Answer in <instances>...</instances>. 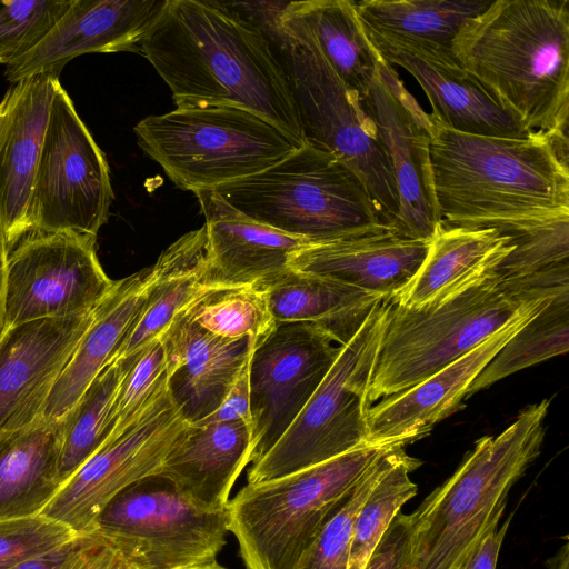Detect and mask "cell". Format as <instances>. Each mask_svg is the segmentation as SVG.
<instances>
[{"mask_svg":"<svg viewBox=\"0 0 569 569\" xmlns=\"http://www.w3.org/2000/svg\"><path fill=\"white\" fill-rule=\"evenodd\" d=\"M430 167L443 228H493L513 251L503 279L569 266L568 143L541 132L525 138L462 133L429 113Z\"/></svg>","mask_w":569,"mask_h":569,"instance_id":"obj_1","label":"cell"},{"mask_svg":"<svg viewBox=\"0 0 569 569\" xmlns=\"http://www.w3.org/2000/svg\"><path fill=\"white\" fill-rule=\"evenodd\" d=\"M177 107L249 110L303 144L280 60L257 26L226 4L167 0L140 44Z\"/></svg>","mask_w":569,"mask_h":569,"instance_id":"obj_2","label":"cell"},{"mask_svg":"<svg viewBox=\"0 0 569 569\" xmlns=\"http://www.w3.org/2000/svg\"><path fill=\"white\" fill-rule=\"evenodd\" d=\"M451 51L528 131L568 143V0L491 1L461 27Z\"/></svg>","mask_w":569,"mask_h":569,"instance_id":"obj_3","label":"cell"},{"mask_svg":"<svg viewBox=\"0 0 569 569\" xmlns=\"http://www.w3.org/2000/svg\"><path fill=\"white\" fill-rule=\"evenodd\" d=\"M549 399L529 405L498 436L480 438L457 470L409 513L407 569H461L495 530L508 495L541 452Z\"/></svg>","mask_w":569,"mask_h":569,"instance_id":"obj_4","label":"cell"},{"mask_svg":"<svg viewBox=\"0 0 569 569\" xmlns=\"http://www.w3.org/2000/svg\"><path fill=\"white\" fill-rule=\"evenodd\" d=\"M569 289V267L503 279L496 273L439 305L390 302L370 403L409 389L478 347L531 307Z\"/></svg>","mask_w":569,"mask_h":569,"instance_id":"obj_5","label":"cell"},{"mask_svg":"<svg viewBox=\"0 0 569 569\" xmlns=\"http://www.w3.org/2000/svg\"><path fill=\"white\" fill-rule=\"evenodd\" d=\"M392 446H363L288 476L247 483L229 500L228 530L246 569H299L338 501Z\"/></svg>","mask_w":569,"mask_h":569,"instance_id":"obj_6","label":"cell"},{"mask_svg":"<svg viewBox=\"0 0 569 569\" xmlns=\"http://www.w3.org/2000/svg\"><path fill=\"white\" fill-rule=\"evenodd\" d=\"M214 191L248 218L311 242L381 222L360 177L307 142L270 168Z\"/></svg>","mask_w":569,"mask_h":569,"instance_id":"obj_7","label":"cell"},{"mask_svg":"<svg viewBox=\"0 0 569 569\" xmlns=\"http://www.w3.org/2000/svg\"><path fill=\"white\" fill-rule=\"evenodd\" d=\"M139 147L180 189L198 192L259 173L302 144L232 106L177 107L134 127Z\"/></svg>","mask_w":569,"mask_h":569,"instance_id":"obj_8","label":"cell"},{"mask_svg":"<svg viewBox=\"0 0 569 569\" xmlns=\"http://www.w3.org/2000/svg\"><path fill=\"white\" fill-rule=\"evenodd\" d=\"M274 32L303 141L351 168L368 189L381 222L389 226L399 210L397 186L360 98L342 82L308 34L280 28Z\"/></svg>","mask_w":569,"mask_h":569,"instance_id":"obj_9","label":"cell"},{"mask_svg":"<svg viewBox=\"0 0 569 569\" xmlns=\"http://www.w3.org/2000/svg\"><path fill=\"white\" fill-rule=\"evenodd\" d=\"M391 300L381 301L342 346L331 369L276 445L249 469L268 481L368 446L369 389Z\"/></svg>","mask_w":569,"mask_h":569,"instance_id":"obj_10","label":"cell"},{"mask_svg":"<svg viewBox=\"0 0 569 569\" xmlns=\"http://www.w3.org/2000/svg\"><path fill=\"white\" fill-rule=\"evenodd\" d=\"M91 532L140 569H184L216 560L227 542L228 513L202 509L168 479L150 476L118 492Z\"/></svg>","mask_w":569,"mask_h":569,"instance_id":"obj_11","label":"cell"},{"mask_svg":"<svg viewBox=\"0 0 569 569\" xmlns=\"http://www.w3.org/2000/svg\"><path fill=\"white\" fill-rule=\"evenodd\" d=\"M113 200L104 154L58 86L29 201L30 232H70L97 239Z\"/></svg>","mask_w":569,"mask_h":569,"instance_id":"obj_12","label":"cell"},{"mask_svg":"<svg viewBox=\"0 0 569 569\" xmlns=\"http://www.w3.org/2000/svg\"><path fill=\"white\" fill-rule=\"evenodd\" d=\"M188 425L167 381L123 432L107 440L60 486L40 515L76 533H90L118 492L157 473Z\"/></svg>","mask_w":569,"mask_h":569,"instance_id":"obj_13","label":"cell"},{"mask_svg":"<svg viewBox=\"0 0 569 569\" xmlns=\"http://www.w3.org/2000/svg\"><path fill=\"white\" fill-rule=\"evenodd\" d=\"M114 282L98 260L96 239L30 232L8 254L4 330L38 319L89 313Z\"/></svg>","mask_w":569,"mask_h":569,"instance_id":"obj_14","label":"cell"},{"mask_svg":"<svg viewBox=\"0 0 569 569\" xmlns=\"http://www.w3.org/2000/svg\"><path fill=\"white\" fill-rule=\"evenodd\" d=\"M342 346L309 322L277 323L249 363L251 463L281 438L325 379Z\"/></svg>","mask_w":569,"mask_h":569,"instance_id":"obj_15","label":"cell"},{"mask_svg":"<svg viewBox=\"0 0 569 569\" xmlns=\"http://www.w3.org/2000/svg\"><path fill=\"white\" fill-rule=\"evenodd\" d=\"M361 102L397 186L399 210L389 227L403 238L431 241L440 223L430 167L429 114L382 59Z\"/></svg>","mask_w":569,"mask_h":569,"instance_id":"obj_16","label":"cell"},{"mask_svg":"<svg viewBox=\"0 0 569 569\" xmlns=\"http://www.w3.org/2000/svg\"><path fill=\"white\" fill-rule=\"evenodd\" d=\"M96 308L82 316L38 319L2 332L0 440L41 420L52 387L90 327Z\"/></svg>","mask_w":569,"mask_h":569,"instance_id":"obj_17","label":"cell"},{"mask_svg":"<svg viewBox=\"0 0 569 569\" xmlns=\"http://www.w3.org/2000/svg\"><path fill=\"white\" fill-rule=\"evenodd\" d=\"M363 32L385 62L403 68L416 79L431 104V114L445 127L487 137L525 138L531 133L467 72L451 49Z\"/></svg>","mask_w":569,"mask_h":569,"instance_id":"obj_18","label":"cell"},{"mask_svg":"<svg viewBox=\"0 0 569 569\" xmlns=\"http://www.w3.org/2000/svg\"><path fill=\"white\" fill-rule=\"evenodd\" d=\"M556 296L526 310L478 347L426 380L370 407L368 445L406 446L429 435L438 422L461 409L471 383L487 363Z\"/></svg>","mask_w":569,"mask_h":569,"instance_id":"obj_19","label":"cell"},{"mask_svg":"<svg viewBox=\"0 0 569 569\" xmlns=\"http://www.w3.org/2000/svg\"><path fill=\"white\" fill-rule=\"evenodd\" d=\"M167 0H72L70 8L32 50L7 64L10 82L37 74H59L77 56L140 52V44Z\"/></svg>","mask_w":569,"mask_h":569,"instance_id":"obj_20","label":"cell"},{"mask_svg":"<svg viewBox=\"0 0 569 569\" xmlns=\"http://www.w3.org/2000/svg\"><path fill=\"white\" fill-rule=\"evenodd\" d=\"M59 74L16 82L0 101V220L9 252L29 233L27 212Z\"/></svg>","mask_w":569,"mask_h":569,"instance_id":"obj_21","label":"cell"},{"mask_svg":"<svg viewBox=\"0 0 569 569\" xmlns=\"http://www.w3.org/2000/svg\"><path fill=\"white\" fill-rule=\"evenodd\" d=\"M430 241L403 238L386 223L333 240L311 242L288 267L392 300L421 267Z\"/></svg>","mask_w":569,"mask_h":569,"instance_id":"obj_22","label":"cell"},{"mask_svg":"<svg viewBox=\"0 0 569 569\" xmlns=\"http://www.w3.org/2000/svg\"><path fill=\"white\" fill-rule=\"evenodd\" d=\"M167 355V378L173 401L189 423L214 412L223 402L256 342L209 333L183 313L160 336Z\"/></svg>","mask_w":569,"mask_h":569,"instance_id":"obj_23","label":"cell"},{"mask_svg":"<svg viewBox=\"0 0 569 569\" xmlns=\"http://www.w3.org/2000/svg\"><path fill=\"white\" fill-rule=\"evenodd\" d=\"M204 217L212 279L217 287L258 286L288 268L311 241L259 223L214 190L194 192Z\"/></svg>","mask_w":569,"mask_h":569,"instance_id":"obj_24","label":"cell"},{"mask_svg":"<svg viewBox=\"0 0 569 569\" xmlns=\"http://www.w3.org/2000/svg\"><path fill=\"white\" fill-rule=\"evenodd\" d=\"M251 423H189L154 476L168 479L186 498L206 510L226 509L230 491L251 462Z\"/></svg>","mask_w":569,"mask_h":569,"instance_id":"obj_25","label":"cell"},{"mask_svg":"<svg viewBox=\"0 0 569 569\" xmlns=\"http://www.w3.org/2000/svg\"><path fill=\"white\" fill-rule=\"evenodd\" d=\"M513 249L511 238L493 228L439 226L421 267L391 301L412 309L439 305L495 274Z\"/></svg>","mask_w":569,"mask_h":569,"instance_id":"obj_26","label":"cell"},{"mask_svg":"<svg viewBox=\"0 0 569 569\" xmlns=\"http://www.w3.org/2000/svg\"><path fill=\"white\" fill-rule=\"evenodd\" d=\"M151 267L152 280L144 305L110 363L134 357L164 333L174 319L203 293L219 288L212 279L203 226L176 240Z\"/></svg>","mask_w":569,"mask_h":569,"instance_id":"obj_27","label":"cell"},{"mask_svg":"<svg viewBox=\"0 0 569 569\" xmlns=\"http://www.w3.org/2000/svg\"><path fill=\"white\" fill-rule=\"evenodd\" d=\"M151 280L152 267H149L114 282L97 306L90 327L53 385L41 415L43 421H61L110 363L144 305Z\"/></svg>","mask_w":569,"mask_h":569,"instance_id":"obj_28","label":"cell"},{"mask_svg":"<svg viewBox=\"0 0 569 569\" xmlns=\"http://www.w3.org/2000/svg\"><path fill=\"white\" fill-rule=\"evenodd\" d=\"M276 323L309 322L321 327L340 346L359 330L383 300L377 295L289 267L258 284Z\"/></svg>","mask_w":569,"mask_h":569,"instance_id":"obj_29","label":"cell"},{"mask_svg":"<svg viewBox=\"0 0 569 569\" xmlns=\"http://www.w3.org/2000/svg\"><path fill=\"white\" fill-rule=\"evenodd\" d=\"M277 28L308 34L342 82L362 100L381 58L363 32L355 1L286 3L273 18Z\"/></svg>","mask_w":569,"mask_h":569,"instance_id":"obj_30","label":"cell"},{"mask_svg":"<svg viewBox=\"0 0 569 569\" xmlns=\"http://www.w3.org/2000/svg\"><path fill=\"white\" fill-rule=\"evenodd\" d=\"M61 430L41 419L0 440V520L40 515L57 493Z\"/></svg>","mask_w":569,"mask_h":569,"instance_id":"obj_31","label":"cell"},{"mask_svg":"<svg viewBox=\"0 0 569 569\" xmlns=\"http://www.w3.org/2000/svg\"><path fill=\"white\" fill-rule=\"evenodd\" d=\"M489 0H362L355 2L361 27L385 36L451 49L461 27Z\"/></svg>","mask_w":569,"mask_h":569,"instance_id":"obj_32","label":"cell"},{"mask_svg":"<svg viewBox=\"0 0 569 569\" xmlns=\"http://www.w3.org/2000/svg\"><path fill=\"white\" fill-rule=\"evenodd\" d=\"M128 361L109 363L78 403L61 420L58 479L67 481L109 438L113 430V405Z\"/></svg>","mask_w":569,"mask_h":569,"instance_id":"obj_33","label":"cell"},{"mask_svg":"<svg viewBox=\"0 0 569 569\" xmlns=\"http://www.w3.org/2000/svg\"><path fill=\"white\" fill-rule=\"evenodd\" d=\"M569 349V289L558 293L493 356L471 383L466 398L495 382Z\"/></svg>","mask_w":569,"mask_h":569,"instance_id":"obj_34","label":"cell"},{"mask_svg":"<svg viewBox=\"0 0 569 569\" xmlns=\"http://www.w3.org/2000/svg\"><path fill=\"white\" fill-rule=\"evenodd\" d=\"M421 461L399 446L392 461L378 480L362 506L352 528L348 569H365L372 551L402 506L412 499L418 486L410 473Z\"/></svg>","mask_w":569,"mask_h":569,"instance_id":"obj_35","label":"cell"},{"mask_svg":"<svg viewBox=\"0 0 569 569\" xmlns=\"http://www.w3.org/2000/svg\"><path fill=\"white\" fill-rule=\"evenodd\" d=\"M183 315L213 336L230 340L250 338L256 345L277 325L259 286L211 289Z\"/></svg>","mask_w":569,"mask_h":569,"instance_id":"obj_36","label":"cell"},{"mask_svg":"<svg viewBox=\"0 0 569 569\" xmlns=\"http://www.w3.org/2000/svg\"><path fill=\"white\" fill-rule=\"evenodd\" d=\"M398 447L388 448L338 501L299 569H348L356 516L391 463Z\"/></svg>","mask_w":569,"mask_h":569,"instance_id":"obj_37","label":"cell"},{"mask_svg":"<svg viewBox=\"0 0 569 569\" xmlns=\"http://www.w3.org/2000/svg\"><path fill=\"white\" fill-rule=\"evenodd\" d=\"M72 0H0V64L37 47L70 8Z\"/></svg>","mask_w":569,"mask_h":569,"instance_id":"obj_38","label":"cell"},{"mask_svg":"<svg viewBox=\"0 0 569 569\" xmlns=\"http://www.w3.org/2000/svg\"><path fill=\"white\" fill-rule=\"evenodd\" d=\"M127 361L113 405V430L107 440L123 432L168 381L166 348L160 337Z\"/></svg>","mask_w":569,"mask_h":569,"instance_id":"obj_39","label":"cell"},{"mask_svg":"<svg viewBox=\"0 0 569 569\" xmlns=\"http://www.w3.org/2000/svg\"><path fill=\"white\" fill-rule=\"evenodd\" d=\"M77 535L41 515L0 520V569H10L48 553Z\"/></svg>","mask_w":569,"mask_h":569,"instance_id":"obj_40","label":"cell"},{"mask_svg":"<svg viewBox=\"0 0 569 569\" xmlns=\"http://www.w3.org/2000/svg\"><path fill=\"white\" fill-rule=\"evenodd\" d=\"M410 535L409 516L399 512L382 535L365 569H407Z\"/></svg>","mask_w":569,"mask_h":569,"instance_id":"obj_41","label":"cell"},{"mask_svg":"<svg viewBox=\"0 0 569 569\" xmlns=\"http://www.w3.org/2000/svg\"><path fill=\"white\" fill-rule=\"evenodd\" d=\"M97 537L96 532L79 533L61 547L10 569H72Z\"/></svg>","mask_w":569,"mask_h":569,"instance_id":"obj_42","label":"cell"},{"mask_svg":"<svg viewBox=\"0 0 569 569\" xmlns=\"http://www.w3.org/2000/svg\"><path fill=\"white\" fill-rule=\"evenodd\" d=\"M249 363L250 360L244 366L221 406L214 412L194 423L237 420H243L251 423Z\"/></svg>","mask_w":569,"mask_h":569,"instance_id":"obj_43","label":"cell"},{"mask_svg":"<svg viewBox=\"0 0 569 569\" xmlns=\"http://www.w3.org/2000/svg\"><path fill=\"white\" fill-rule=\"evenodd\" d=\"M72 569H140L108 540L98 535Z\"/></svg>","mask_w":569,"mask_h":569,"instance_id":"obj_44","label":"cell"},{"mask_svg":"<svg viewBox=\"0 0 569 569\" xmlns=\"http://www.w3.org/2000/svg\"><path fill=\"white\" fill-rule=\"evenodd\" d=\"M511 519L512 515L500 527L488 533L461 569H496Z\"/></svg>","mask_w":569,"mask_h":569,"instance_id":"obj_45","label":"cell"},{"mask_svg":"<svg viewBox=\"0 0 569 569\" xmlns=\"http://www.w3.org/2000/svg\"><path fill=\"white\" fill-rule=\"evenodd\" d=\"M9 249L7 247L4 231L0 220V336L4 330L3 323V299H4V287H6V267Z\"/></svg>","mask_w":569,"mask_h":569,"instance_id":"obj_46","label":"cell"},{"mask_svg":"<svg viewBox=\"0 0 569 569\" xmlns=\"http://www.w3.org/2000/svg\"><path fill=\"white\" fill-rule=\"evenodd\" d=\"M548 569H569V543L566 542L557 553L547 560Z\"/></svg>","mask_w":569,"mask_h":569,"instance_id":"obj_47","label":"cell"},{"mask_svg":"<svg viewBox=\"0 0 569 569\" xmlns=\"http://www.w3.org/2000/svg\"><path fill=\"white\" fill-rule=\"evenodd\" d=\"M184 569H227V568H224L223 566L218 563L216 560H213V561H210V562H204V563L191 566V567H188V568H184Z\"/></svg>","mask_w":569,"mask_h":569,"instance_id":"obj_48","label":"cell"}]
</instances>
